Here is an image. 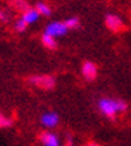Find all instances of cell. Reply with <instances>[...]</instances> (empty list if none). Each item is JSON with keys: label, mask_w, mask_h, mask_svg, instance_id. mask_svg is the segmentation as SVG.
<instances>
[{"label": "cell", "mask_w": 131, "mask_h": 146, "mask_svg": "<svg viewBox=\"0 0 131 146\" xmlns=\"http://www.w3.org/2000/svg\"><path fill=\"white\" fill-rule=\"evenodd\" d=\"M98 109L102 114L109 119H115L116 114L124 113L127 110V103L122 99H112V98H101L98 101Z\"/></svg>", "instance_id": "obj_1"}, {"label": "cell", "mask_w": 131, "mask_h": 146, "mask_svg": "<svg viewBox=\"0 0 131 146\" xmlns=\"http://www.w3.org/2000/svg\"><path fill=\"white\" fill-rule=\"evenodd\" d=\"M30 82L42 90H52L55 87V78L51 75H34L30 78Z\"/></svg>", "instance_id": "obj_2"}, {"label": "cell", "mask_w": 131, "mask_h": 146, "mask_svg": "<svg viewBox=\"0 0 131 146\" xmlns=\"http://www.w3.org/2000/svg\"><path fill=\"white\" fill-rule=\"evenodd\" d=\"M67 31H68V28L64 24V22H51L46 26L44 34L51 35L54 38H60V36H64Z\"/></svg>", "instance_id": "obj_3"}, {"label": "cell", "mask_w": 131, "mask_h": 146, "mask_svg": "<svg viewBox=\"0 0 131 146\" xmlns=\"http://www.w3.org/2000/svg\"><path fill=\"white\" fill-rule=\"evenodd\" d=\"M82 75L84 76V79L88 80V82H91V80H95L96 76H98V67H96L95 63L87 62L83 63V66H82Z\"/></svg>", "instance_id": "obj_4"}, {"label": "cell", "mask_w": 131, "mask_h": 146, "mask_svg": "<svg viewBox=\"0 0 131 146\" xmlns=\"http://www.w3.org/2000/svg\"><path fill=\"white\" fill-rule=\"evenodd\" d=\"M106 26H107V28L111 30V31L118 32L124 27V23H123V20L119 18L118 15L109 13V15L106 16Z\"/></svg>", "instance_id": "obj_5"}, {"label": "cell", "mask_w": 131, "mask_h": 146, "mask_svg": "<svg viewBox=\"0 0 131 146\" xmlns=\"http://www.w3.org/2000/svg\"><path fill=\"white\" fill-rule=\"evenodd\" d=\"M40 122L43 125L44 127H48V129H52L55 126H58L59 123V115L54 111H48V113H44L40 118Z\"/></svg>", "instance_id": "obj_6"}, {"label": "cell", "mask_w": 131, "mask_h": 146, "mask_svg": "<svg viewBox=\"0 0 131 146\" xmlns=\"http://www.w3.org/2000/svg\"><path fill=\"white\" fill-rule=\"evenodd\" d=\"M39 18H40V13L38 12V9H36L35 7H34V8L26 9V11L23 12V15H22V19L27 23V24H28V26L36 23L38 20H39Z\"/></svg>", "instance_id": "obj_7"}, {"label": "cell", "mask_w": 131, "mask_h": 146, "mask_svg": "<svg viewBox=\"0 0 131 146\" xmlns=\"http://www.w3.org/2000/svg\"><path fill=\"white\" fill-rule=\"evenodd\" d=\"M39 137H40V141L43 142L44 146H60L59 145V138H58L54 133L43 131Z\"/></svg>", "instance_id": "obj_8"}, {"label": "cell", "mask_w": 131, "mask_h": 146, "mask_svg": "<svg viewBox=\"0 0 131 146\" xmlns=\"http://www.w3.org/2000/svg\"><path fill=\"white\" fill-rule=\"evenodd\" d=\"M56 38H54V36L51 35H47V34H43V36H42V43H43V46L46 47V48L48 50H55L56 48Z\"/></svg>", "instance_id": "obj_9"}, {"label": "cell", "mask_w": 131, "mask_h": 146, "mask_svg": "<svg viewBox=\"0 0 131 146\" xmlns=\"http://www.w3.org/2000/svg\"><path fill=\"white\" fill-rule=\"evenodd\" d=\"M35 8L38 9V12H39L40 15H44V16H50V15H51V7H50L47 3L42 1V0H39L35 4Z\"/></svg>", "instance_id": "obj_10"}, {"label": "cell", "mask_w": 131, "mask_h": 146, "mask_svg": "<svg viewBox=\"0 0 131 146\" xmlns=\"http://www.w3.org/2000/svg\"><path fill=\"white\" fill-rule=\"evenodd\" d=\"M12 5L16 9L22 11V12H24L26 9L30 8V7H28V3H27V0H12Z\"/></svg>", "instance_id": "obj_11"}, {"label": "cell", "mask_w": 131, "mask_h": 146, "mask_svg": "<svg viewBox=\"0 0 131 146\" xmlns=\"http://www.w3.org/2000/svg\"><path fill=\"white\" fill-rule=\"evenodd\" d=\"M12 119H9V118H7L4 114H1L0 113V129H8L12 126Z\"/></svg>", "instance_id": "obj_12"}, {"label": "cell", "mask_w": 131, "mask_h": 146, "mask_svg": "<svg viewBox=\"0 0 131 146\" xmlns=\"http://www.w3.org/2000/svg\"><path fill=\"white\" fill-rule=\"evenodd\" d=\"M64 24L67 26L68 30H72V28H78L79 27V19L72 16V18H68L67 20L64 22Z\"/></svg>", "instance_id": "obj_13"}, {"label": "cell", "mask_w": 131, "mask_h": 146, "mask_svg": "<svg viewBox=\"0 0 131 146\" xmlns=\"http://www.w3.org/2000/svg\"><path fill=\"white\" fill-rule=\"evenodd\" d=\"M27 27H28V24H27L22 18L18 19V20L15 22V30H16L18 32H24L27 30Z\"/></svg>", "instance_id": "obj_14"}, {"label": "cell", "mask_w": 131, "mask_h": 146, "mask_svg": "<svg viewBox=\"0 0 131 146\" xmlns=\"http://www.w3.org/2000/svg\"><path fill=\"white\" fill-rule=\"evenodd\" d=\"M7 13L3 11V9H0V22H7Z\"/></svg>", "instance_id": "obj_15"}, {"label": "cell", "mask_w": 131, "mask_h": 146, "mask_svg": "<svg viewBox=\"0 0 131 146\" xmlns=\"http://www.w3.org/2000/svg\"><path fill=\"white\" fill-rule=\"evenodd\" d=\"M83 146H101V145H98L95 142H90V143H86V145H83Z\"/></svg>", "instance_id": "obj_16"}, {"label": "cell", "mask_w": 131, "mask_h": 146, "mask_svg": "<svg viewBox=\"0 0 131 146\" xmlns=\"http://www.w3.org/2000/svg\"><path fill=\"white\" fill-rule=\"evenodd\" d=\"M63 146H72V145H71V141H68V143H67V145H63Z\"/></svg>", "instance_id": "obj_17"}]
</instances>
